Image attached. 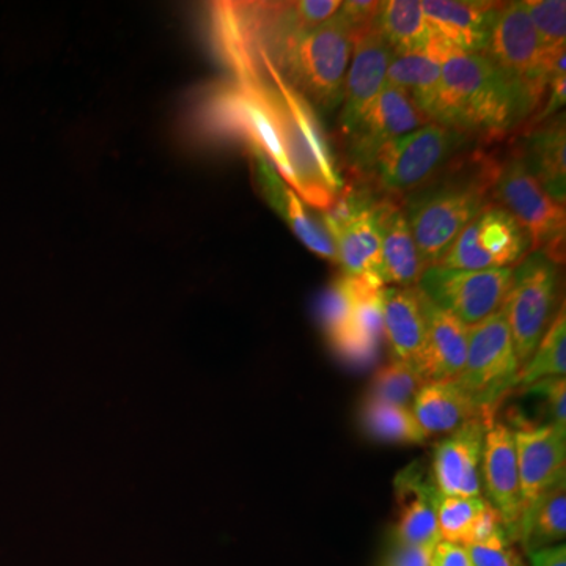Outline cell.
<instances>
[{"mask_svg": "<svg viewBox=\"0 0 566 566\" xmlns=\"http://www.w3.org/2000/svg\"><path fill=\"white\" fill-rule=\"evenodd\" d=\"M499 166L497 159L475 153L408 193L403 212L423 268L441 263L464 227L490 207Z\"/></svg>", "mask_w": 566, "mask_h": 566, "instance_id": "6da1fadb", "label": "cell"}, {"mask_svg": "<svg viewBox=\"0 0 566 566\" xmlns=\"http://www.w3.org/2000/svg\"><path fill=\"white\" fill-rule=\"evenodd\" d=\"M535 109L531 95L485 54L455 55L442 62L441 91L428 120L468 136L501 137Z\"/></svg>", "mask_w": 566, "mask_h": 566, "instance_id": "7a4b0ae2", "label": "cell"}, {"mask_svg": "<svg viewBox=\"0 0 566 566\" xmlns=\"http://www.w3.org/2000/svg\"><path fill=\"white\" fill-rule=\"evenodd\" d=\"M262 62L271 82L259 76L260 84L277 123L283 150L296 175L300 186L297 196L312 207L329 210L335 197L344 191V181L318 114L300 93L283 81L264 54Z\"/></svg>", "mask_w": 566, "mask_h": 566, "instance_id": "3957f363", "label": "cell"}, {"mask_svg": "<svg viewBox=\"0 0 566 566\" xmlns=\"http://www.w3.org/2000/svg\"><path fill=\"white\" fill-rule=\"evenodd\" d=\"M353 41L352 29L335 13L316 28L275 36L281 61L273 65L316 114H329L344 103Z\"/></svg>", "mask_w": 566, "mask_h": 566, "instance_id": "277c9868", "label": "cell"}, {"mask_svg": "<svg viewBox=\"0 0 566 566\" xmlns=\"http://www.w3.org/2000/svg\"><path fill=\"white\" fill-rule=\"evenodd\" d=\"M560 297V264L543 251L528 252L513 266L504 305L517 363L531 359L556 318Z\"/></svg>", "mask_w": 566, "mask_h": 566, "instance_id": "5b68a950", "label": "cell"}, {"mask_svg": "<svg viewBox=\"0 0 566 566\" xmlns=\"http://www.w3.org/2000/svg\"><path fill=\"white\" fill-rule=\"evenodd\" d=\"M468 142V134L428 122L387 144L376 155L367 174L387 192H411L433 180L439 170H444Z\"/></svg>", "mask_w": 566, "mask_h": 566, "instance_id": "8992f818", "label": "cell"}, {"mask_svg": "<svg viewBox=\"0 0 566 566\" xmlns=\"http://www.w3.org/2000/svg\"><path fill=\"white\" fill-rule=\"evenodd\" d=\"M520 370L504 307L469 327L468 356L455 382L475 406L495 411L502 398L515 389Z\"/></svg>", "mask_w": 566, "mask_h": 566, "instance_id": "52a82bcc", "label": "cell"}, {"mask_svg": "<svg viewBox=\"0 0 566 566\" xmlns=\"http://www.w3.org/2000/svg\"><path fill=\"white\" fill-rule=\"evenodd\" d=\"M493 196L523 227L532 251H543L558 264L564 262L565 207L554 202L532 177L517 148L499 166Z\"/></svg>", "mask_w": 566, "mask_h": 566, "instance_id": "ba28073f", "label": "cell"}, {"mask_svg": "<svg viewBox=\"0 0 566 566\" xmlns=\"http://www.w3.org/2000/svg\"><path fill=\"white\" fill-rule=\"evenodd\" d=\"M512 275L513 266L468 271L431 264L424 268L416 289L436 307L472 327L502 308Z\"/></svg>", "mask_w": 566, "mask_h": 566, "instance_id": "9c48e42d", "label": "cell"}, {"mask_svg": "<svg viewBox=\"0 0 566 566\" xmlns=\"http://www.w3.org/2000/svg\"><path fill=\"white\" fill-rule=\"evenodd\" d=\"M375 203L376 199L367 192H340L333 207L323 212L322 223L333 238L344 275L374 277L386 285Z\"/></svg>", "mask_w": 566, "mask_h": 566, "instance_id": "30bf717a", "label": "cell"}, {"mask_svg": "<svg viewBox=\"0 0 566 566\" xmlns=\"http://www.w3.org/2000/svg\"><path fill=\"white\" fill-rule=\"evenodd\" d=\"M528 252L531 240L523 227L504 208L490 205L464 227L438 264L468 271L512 268Z\"/></svg>", "mask_w": 566, "mask_h": 566, "instance_id": "8fae6325", "label": "cell"}, {"mask_svg": "<svg viewBox=\"0 0 566 566\" xmlns=\"http://www.w3.org/2000/svg\"><path fill=\"white\" fill-rule=\"evenodd\" d=\"M483 54L523 87L536 106L545 98L547 65L524 2L501 3Z\"/></svg>", "mask_w": 566, "mask_h": 566, "instance_id": "7c38bea8", "label": "cell"}, {"mask_svg": "<svg viewBox=\"0 0 566 566\" xmlns=\"http://www.w3.org/2000/svg\"><path fill=\"white\" fill-rule=\"evenodd\" d=\"M427 123L428 118L417 109L403 88L386 84L374 106L345 136L349 163L360 172H367L387 144Z\"/></svg>", "mask_w": 566, "mask_h": 566, "instance_id": "4fadbf2b", "label": "cell"}, {"mask_svg": "<svg viewBox=\"0 0 566 566\" xmlns=\"http://www.w3.org/2000/svg\"><path fill=\"white\" fill-rule=\"evenodd\" d=\"M422 10L436 40V57L483 54L501 3L476 0H423Z\"/></svg>", "mask_w": 566, "mask_h": 566, "instance_id": "5bb4252c", "label": "cell"}, {"mask_svg": "<svg viewBox=\"0 0 566 566\" xmlns=\"http://www.w3.org/2000/svg\"><path fill=\"white\" fill-rule=\"evenodd\" d=\"M480 482L485 488V501L504 523L510 542L520 535L523 516L520 472H517L515 428L493 420L483 442Z\"/></svg>", "mask_w": 566, "mask_h": 566, "instance_id": "9a60e30c", "label": "cell"}, {"mask_svg": "<svg viewBox=\"0 0 566 566\" xmlns=\"http://www.w3.org/2000/svg\"><path fill=\"white\" fill-rule=\"evenodd\" d=\"M394 52L374 28L354 36L352 62L345 80L344 103H342L338 126L340 133L348 136L365 112L374 106L379 93L386 87L387 70L392 62Z\"/></svg>", "mask_w": 566, "mask_h": 566, "instance_id": "2e32d148", "label": "cell"}, {"mask_svg": "<svg viewBox=\"0 0 566 566\" xmlns=\"http://www.w3.org/2000/svg\"><path fill=\"white\" fill-rule=\"evenodd\" d=\"M494 419L495 412H491L469 420L436 446L431 480L441 493L483 497L480 463L486 428Z\"/></svg>", "mask_w": 566, "mask_h": 566, "instance_id": "e0dca14e", "label": "cell"}, {"mask_svg": "<svg viewBox=\"0 0 566 566\" xmlns=\"http://www.w3.org/2000/svg\"><path fill=\"white\" fill-rule=\"evenodd\" d=\"M523 513L566 480V431L554 424L515 430Z\"/></svg>", "mask_w": 566, "mask_h": 566, "instance_id": "ac0fdd59", "label": "cell"}, {"mask_svg": "<svg viewBox=\"0 0 566 566\" xmlns=\"http://www.w3.org/2000/svg\"><path fill=\"white\" fill-rule=\"evenodd\" d=\"M422 294V293H420ZM424 345L416 364L422 382L455 381L468 356L469 327L449 312L436 307L422 294Z\"/></svg>", "mask_w": 566, "mask_h": 566, "instance_id": "d6986e66", "label": "cell"}, {"mask_svg": "<svg viewBox=\"0 0 566 566\" xmlns=\"http://www.w3.org/2000/svg\"><path fill=\"white\" fill-rule=\"evenodd\" d=\"M252 153L260 188L271 207L281 214L283 221L289 223L290 229L303 241L305 248L329 262L337 263L333 238L324 229L323 223L316 221L314 216L307 211L301 197L282 180L281 175L275 172L274 167L262 153Z\"/></svg>", "mask_w": 566, "mask_h": 566, "instance_id": "ffe728a7", "label": "cell"}, {"mask_svg": "<svg viewBox=\"0 0 566 566\" xmlns=\"http://www.w3.org/2000/svg\"><path fill=\"white\" fill-rule=\"evenodd\" d=\"M356 303L352 323L334 352L354 365L374 364L385 344L382 323V289L385 283L374 277H354Z\"/></svg>", "mask_w": 566, "mask_h": 566, "instance_id": "44dd1931", "label": "cell"}, {"mask_svg": "<svg viewBox=\"0 0 566 566\" xmlns=\"http://www.w3.org/2000/svg\"><path fill=\"white\" fill-rule=\"evenodd\" d=\"M382 323L385 342L392 360L416 367L424 345L422 294L416 286L387 285L382 289Z\"/></svg>", "mask_w": 566, "mask_h": 566, "instance_id": "7402d4cb", "label": "cell"}, {"mask_svg": "<svg viewBox=\"0 0 566 566\" xmlns=\"http://www.w3.org/2000/svg\"><path fill=\"white\" fill-rule=\"evenodd\" d=\"M375 219L381 238L386 285L416 286L424 268L403 208L390 199H376Z\"/></svg>", "mask_w": 566, "mask_h": 566, "instance_id": "603a6c76", "label": "cell"}, {"mask_svg": "<svg viewBox=\"0 0 566 566\" xmlns=\"http://www.w3.org/2000/svg\"><path fill=\"white\" fill-rule=\"evenodd\" d=\"M528 172L557 202H566V129L565 114L532 129L517 147Z\"/></svg>", "mask_w": 566, "mask_h": 566, "instance_id": "cb8c5ba5", "label": "cell"}, {"mask_svg": "<svg viewBox=\"0 0 566 566\" xmlns=\"http://www.w3.org/2000/svg\"><path fill=\"white\" fill-rule=\"evenodd\" d=\"M417 422L430 436L450 434L469 420L495 411H483L455 381L424 382L411 405Z\"/></svg>", "mask_w": 566, "mask_h": 566, "instance_id": "d4e9b609", "label": "cell"}, {"mask_svg": "<svg viewBox=\"0 0 566 566\" xmlns=\"http://www.w3.org/2000/svg\"><path fill=\"white\" fill-rule=\"evenodd\" d=\"M428 479L416 465L400 472L395 479L398 497L411 499L406 502L394 528V545L430 546L442 542L436 510L428 499Z\"/></svg>", "mask_w": 566, "mask_h": 566, "instance_id": "484cf974", "label": "cell"}, {"mask_svg": "<svg viewBox=\"0 0 566 566\" xmlns=\"http://www.w3.org/2000/svg\"><path fill=\"white\" fill-rule=\"evenodd\" d=\"M376 29L389 44L394 55L424 54L438 59L434 33L424 18L420 0L379 2Z\"/></svg>", "mask_w": 566, "mask_h": 566, "instance_id": "4316f807", "label": "cell"}, {"mask_svg": "<svg viewBox=\"0 0 566 566\" xmlns=\"http://www.w3.org/2000/svg\"><path fill=\"white\" fill-rule=\"evenodd\" d=\"M442 62L430 55H394L386 84L403 88L417 109L430 118L441 91ZM430 122V120H428Z\"/></svg>", "mask_w": 566, "mask_h": 566, "instance_id": "83f0119b", "label": "cell"}, {"mask_svg": "<svg viewBox=\"0 0 566 566\" xmlns=\"http://www.w3.org/2000/svg\"><path fill=\"white\" fill-rule=\"evenodd\" d=\"M566 534V483L547 491L542 499L521 516L520 535L527 553L542 549L565 539Z\"/></svg>", "mask_w": 566, "mask_h": 566, "instance_id": "f1b7e54d", "label": "cell"}, {"mask_svg": "<svg viewBox=\"0 0 566 566\" xmlns=\"http://www.w3.org/2000/svg\"><path fill=\"white\" fill-rule=\"evenodd\" d=\"M360 422L364 430L378 441L392 444H424L428 441L411 408L406 406L367 397L360 409Z\"/></svg>", "mask_w": 566, "mask_h": 566, "instance_id": "f546056e", "label": "cell"}, {"mask_svg": "<svg viewBox=\"0 0 566 566\" xmlns=\"http://www.w3.org/2000/svg\"><path fill=\"white\" fill-rule=\"evenodd\" d=\"M566 374V319L565 305L562 304L556 318L551 323L545 337L536 346L531 359L521 367L516 389L524 390L535 382Z\"/></svg>", "mask_w": 566, "mask_h": 566, "instance_id": "4dcf8cb0", "label": "cell"}, {"mask_svg": "<svg viewBox=\"0 0 566 566\" xmlns=\"http://www.w3.org/2000/svg\"><path fill=\"white\" fill-rule=\"evenodd\" d=\"M427 494L434 506L436 516H438L441 538L444 542L465 545L476 517L485 509V499L447 495L436 488L433 480L428 485Z\"/></svg>", "mask_w": 566, "mask_h": 566, "instance_id": "1f68e13d", "label": "cell"}, {"mask_svg": "<svg viewBox=\"0 0 566 566\" xmlns=\"http://www.w3.org/2000/svg\"><path fill=\"white\" fill-rule=\"evenodd\" d=\"M356 303V281L354 277L342 274L335 279L322 297V326L331 346L335 348L340 344L348 331Z\"/></svg>", "mask_w": 566, "mask_h": 566, "instance_id": "d6a6232c", "label": "cell"}, {"mask_svg": "<svg viewBox=\"0 0 566 566\" xmlns=\"http://www.w3.org/2000/svg\"><path fill=\"white\" fill-rule=\"evenodd\" d=\"M528 18L538 35L546 65L549 59L565 54L566 2L564 0H524Z\"/></svg>", "mask_w": 566, "mask_h": 566, "instance_id": "836d02e7", "label": "cell"}, {"mask_svg": "<svg viewBox=\"0 0 566 566\" xmlns=\"http://www.w3.org/2000/svg\"><path fill=\"white\" fill-rule=\"evenodd\" d=\"M422 385V379L412 365L390 360L371 378L368 397L411 408L417 390Z\"/></svg>", "mask_w": 566, "mask_h": 566, "instance_id": "e575fe53", "label": "cell"}, {"mask_svg": "<svg viewBox=\"0 0 566 566\" xmlns=\"http://www.w3.org/2000/svg\"><path fill=\"white\" fill-rule=\"evenodd\" d=\"M524 394L538 395L545 400L547 415L551 417L549 424L566 431V381L565 376L545 378L527 389L521 390Z\"/></svg>", "mask_w": 566, "mask_h": 566, "instance_id": "d590c367", "label": "cell"}, {"mask_svg": "<svg viewBox=\"0 0 566 566\" xmlns=\"http://www.w3.org/2000/svg\"><path fill=\"white\" fill-rule=\"evenodd\" d=\"M474 566H524L520 554L510 547L506 539L464 545Z\"/></svg>", "mask_w": 566, "mask_h": 566, "instance_id": "8d00e7d4", "label": "cell"}, {"mask_svg": "<svg viewBox=\"0 0 566 566\" xmlns=\"http://www.w3.org/2000/svg\"><path fill=\"white\" fill-rule=\"evenodd\" d=\"M379 2H371V0H348L342 2L340 9L337 13L344 18L346 24L349 25L354 36L359 35L360 32L374 28L376 17H378Z\"/></svg>", "mask_w": 566, "mask_h": 566, "instance_id": "74e56055", "label": "cell"}, {"mask_svg": "<svg viewBox=\"0 0 566 566\" xmlns=\"http://www.w3.org/2000/svg\"><path fill=\"white\" fill-rule=\"evenodd\" d=\"M494 539H506V542H510L501 516H499V513L495 512L493 506L486 502L485 509H483V512L476 517L474 527H472L471 535H469L465 545H469V543L494 542Z\"/></svg>", "mask_w": 566, "mask_h": 566, "instance_id": "f35d334b", "label": "cell"}, {"mask_svg": "<svg viewBox=\"0 0 566 566\" xmlns=\"http://www.w3.org/2000/svg\"><path fill=\"white\" fill-rule=\"evenodd\" d=\"M342 2L338 0H301L294 2L297 17L307 29L316 28L331 18L340 9Z\"/></svg>", "mask_w": 566, "mask_h": 566, "instance_id": "ab89813d", "label": "cell"}, {"mask_svg": "<svg viewBox=\"0 0 566 566\" xmlns=\"http://www.w3.org/2000/svg\"><path fill=\"white\" fill-rule=\"evenodd\" d=\"M434 547L394 545L379 566H431Z\"/></svg>", "mask_w": 566, "mask_h": 566, "instance_id": "60d3db41", "label": "cell"}, {"mask_svg": "<svg viewBox=\"0 0 566 566\" xmlns=\"http://www.w3.org/2000/svg\"><path fill=\"white\" fill-rule=\"evenodd\" d=\"M431 566H474L463 545L452 542H439L431 553Z\"/></svg>", "mask_w": 566, "mask_h": 566, "instance_id": "b9f144b4", "label": "cell"}, {"mask_svg": "<svg viewBox=\"0 0 566 566\" xmlns=\"http://www.w3.org/2000/svg\"><path fill=\"white\" fill-rule=\"evenodd\" d=\"M527 554L532 566H566L565 545L546 546Z\"/></svg>", "mask_w": 566, "mask_h": 566, "instance_id": "7bdbcfd3", "label": "cell"}]
</instances>
